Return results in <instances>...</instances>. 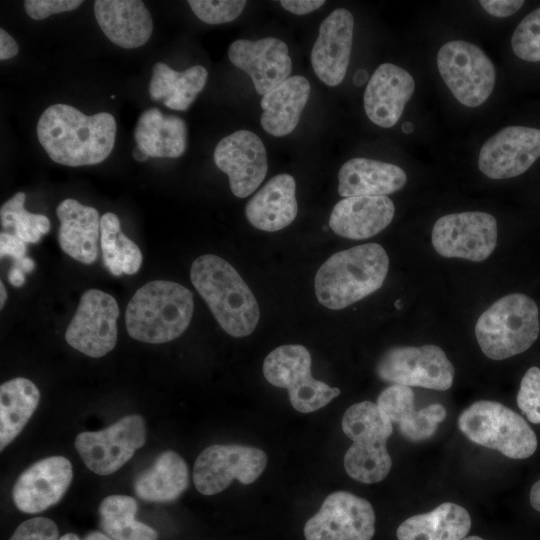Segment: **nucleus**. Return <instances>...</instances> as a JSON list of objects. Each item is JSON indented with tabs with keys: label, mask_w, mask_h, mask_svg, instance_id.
I'll return each instance as SVG.
<instances>
[{
	"label": "nucleus",
	"mask_w": 540,
	"mask_h": 540,
	"mask_svg": "<svg viewBox=\"0 0 540 540\" xmlns=\"http://www.w3.org/2000/svg\"><path fill=\"white\" fill-rule=\"evenodd\" d=\"M9 540H58V527L49 518H31L21 523Z\"/></svg>",
	"instance_id": "a19ab883"
},
{
	"label": "nucleus",
	"mask_w": 540,
	"mask_h": 540,
	"mask_svg": "<svg viewBox=\"0 0 540 540\" xmlns=\"http://www.w3.org/2000/svg\"><path fill=\"white\" fill-rule=\"evenodd\" d=\"M230 62L247 73L260 95H265L290 77L292 61L285 42L275 37L257 41L238 39L228 48Z\"/></svg>",
	"instance_id": "a211bd4d"
},
{
	"label": "nucleus",
	"mask_w": 540,
	"mask_h": 540,
	"mask_svg": "<svg viewBox=\"0 0 540 540\" xmlns=\"http://www.w3.org/2000/svg\"><path fill=\"white\" fill-rule=\"evenodd\" d=\"M394 212V204L387 196L346 197L334 206L329 226L339 236L366 239L386 228Z\"/></svg>",
	"instance_id": "4be33fe9"
},
{
	"label": "nucleus",
	"mask_w": 540,
	"mask_h": 540,
	"mask_svg": "<svg viewBox=\"0 0 540 540\" xmlns=\"http://www.w3.org/2000/svg\"><path fill=\"white\" fill-rule=\"evenodd\" d=\"M100 246L104 266L112 275H133L140 269L142 253L121 231L120 220L112 212H106L100 218Z\"/></svg>",
	"instance_id": "473e14b6"
},
{
	"label": "nucleus",
	"mask_w": 540,
	"mask_h": 540,
	"mask_svg": "<svg viewBox=\"0 0 540 540\" xmlns=\"http://www.w3.org/2000/svg\"><path fill=\"white\" fill-rule=\"evenodd\" d=\"M414 398L410 387L392 384L379 394L377 405L392 423L398 425L404 438L419 442L433 436L438 424L445 419L446 410L439 403L416 410Z\"/></svg>",
	"instance_id": "5701e85b"
},
{
	"label": "nucleus",
	"mask_w": 540,
	"mask_h": 540,
	"mask_svg": "<svg viewBox=\"0 0 540 540\" xmlns=\"http://www.w3.org/2000/svg\"><path fill=\"white\" fill-rule=\"evenodd\" d=\"M117 125L112 114L85 115L67 104H54L41 114L37 138L56 163L70 166L95 165L104 161L115 144Z\"/></svg>",
	"instance_id": "f257e3e1"
},
{
	"label": "nucleus",
	"mask_w": 540,
	"mask_h": 540,
	"mask_svg": "<svg viewBox=\"0 0 540 540\" xmlns=\"http://www.w3.org/2000/svg\"><path fill=\"white\" fill-rule=\"evenodd\" d=\"M437 66L453 96L467 107L482 105L493 91L494 64L475 44L462 40L445 43L438 51Z\"/></svg>",
	"instance_id": "6e6552de"
},
{
	"label": "nucleus",
	"mask_w": 540,
	"mask_h": 540,
	"mask_svg": "<svg viewBox=\"0 0 540 540\" xmlns=\"http://www.w3.org/2000/svg\"><path fill=\"white\" fill-rule=\"evenodd\" d=\"M26 194L18 192L0 208L1 226L25 243H37L50 230V221L43 214L30 213L24 208Z\"/></svg>",
	"instance_id": "e433bc0d"
},
{
	"label": "nucleus",
	"mask_w": 540,
	"mask_h": 540,
	"mask_svg": "<svg viewBox=\"0 0 540 540\" xmlns=\"http://www.w3.org/2000/svg\"><path fill=\"white\" fill-rule=\"evenodd\" d=\"M402 131L404 133H411L414 129L413 127V124L411 122H405L402 127H401Z\"/></svg>",
	"instance_id": "5fc2aeb1"
},
{
	"label": "nucleus",
	"mask_w": 540,
	"mask_h": 540,
	"mask_svg": "<svg viewBox=\"0 0 540 540\" xmlns=\"http://www.w3.org/2000/svg\"><path fill=\"white\" fill-rule=\"evenodd\" d=\"M389 258L377 243L358 245L330 256L315 276L320 304L343 309L378 290L387 276Z\"/></svg>",
	"instance_id": "7ed1b4c3"
},
{
	"label": "nucleus",
	"mask_w": 540,
	"mask_h": 540,
	"mask_svg": "<svg viewBox=\"0 0 540 540\" xmlns=\"http://www.w3.org/2000/svg\"><path fill=\"white\" fill-rule=\"evenodd\" d=\"M281 6L296 15H305L319 9L325 4L324 0H281Z\"/></svg>",
	"instance_id": "a18cd8bd"
},
{
	"label": "nucleus",
	"mask_w": 540,
	"mask_h": 540,
	"mask_svg": "<svg viewBox=\"0 0 540 540\" xmlns=\"http://www.w3.org/2000/svg\"><path fill=\"white\" fill-rule=\"evenodd\" d=\"M244 0H189L193 13L204 23L224 24L235 20L246 6Z\"/></svg>",
	"instance_id": "58836bf2"
},
{
	"label": "nucleus",
	"mask_w": 540,
	"mask_h": 540,
	"mask_svg": "<svg viewBox=\"0 0 540 540\" xmlns=\"http://www.w3.org/2000/svg\"><path fill=\"white\" fill-rule=\"evenodd\" d=\"M517 404L530 422L540 423V368L530 367L524 374L517 394Z\"/></svg>",
	"instance_id": "ea45409f"
},
{
	"label": "nucleus",
	"mask_w": 540,
	"mask_h": 540,
	"mask_svg": "<svg viewBox=\"0 0 540 540\" xmlns=\"http://www.w3.org/2000/svg\"><path fill=\"white\" fill-rule=\"evenodd\" d=\"M40 400L37 386L23 377L13 378L0 386V450L23 430Z\"/></svg>",
	"instance_id": "2f4dec72"
},
{
	"label": "nucleus",
	"mask_w": 540,
	"mask_h": 540,
	"mask_svg": "<svg viewBox=\"0 0 540 540\" xmlns=\"http://www.w3.org/2000/svg\"><path fill=\"white\" fill-rule=\"evenodd\" d=\"M207 78L208 72L201 65L176 71L163 62H157L153 66L149 95L154 101L162 99L170 109L185 111L203 90Z\"/></svg>",
	"instance_id": "7c9ffc66"
},
{
	"label": "nucleus",
	"mask_w": 540,
	"mask_h": 540,
	"mask_svg": "<svg viewBox=\"0 0 540 540\" xmlns=\"http://www.w3.org/2000/svg\"><path fill=\"white\" fill-rule=\"evenodd\" d=\"M340 196H386L400 190L406 173L395 164L356 157L345 162L338 173Z\"/></svg>",
	"instance_id": "a878e982"
},
{
	"label": "nucleus",
	"mask_w": 540,
	"mask_h": 540,
	"mask_svg": "<svg viewBox=\"0 0 540 540\" xmlns=\"http://www.w3.org/2000/svg\"><path fill=\"white\" fill-rule=\"evenodd\" d=\"M484 10L495 17H508L517 12L524 1L522 0H481Z\"/></svg>",
	"instance_id": "c03bdc74"
},
{
	"label": "nucleus",
	"mask_w": 540,
	"mask_h": 540,
	"mask_svg": "<svg viewBox=\"0 0 540 540\" xmlns=\"http://www.w3.org/2000/svg\"><path fill=\"white\" fill-rule=\"evenodd\" d=\"M354 30L352 13L344 8L332 11L320 24L311 52L316 76L326 85H339L350 61Z\"/></svg>",
	"instance_id": "6ab92c4d"
},
{
	"label": "nucleus",
	"mask_w": 540,
	"mask_h": 540,
	"mask_svg": "<svg viewBox=\"0 0 540 540\" xmlns=\"http://www.w3.org/2000/svg\"><path fill=\"white\" fill-rule=\"evenodd\" d=\"M391 466L392 460L385 443L367 445L353 442L344 456L347 474L366 484L382 481Z\"/></svg>",
	"instance_id": "c9c22d12"
},
{
	"label": "nucleus",
	"mask_w": 540,
	"mask_h": 540,
	"mask_svg": "<svg viewBox=\"0 0 540 540\" xmlns=\"http://www.w3.org/2000/svg\"><path fill=\"white\" fill-rule=\"evenodd\" d=\"M368 79V73L365 69H358L353 76V83L355 86H362Z\"/></svg>",
	"instance_id": "3c124183"
},
{
	"label": "nucleus",
	"mask_w": 540,
	"mask_h": 540,
	"mask_svg": "<svg viewBox=\"0 0 540 540\" xmlns=\"http://www.w3.org/2000/svg\"><path fill=\"white\" fill-rule=\"evenodd\" d=\"M134 139L148 157L177 158L187 147V126L178 116H165L157 108H150L139 116Z\"/></svg>",
	"instance_id": "cd10ccee"
},
{
	"label": "nucleus",
	"mask_w": 540,
	"mask_h": 540,
	"mask_svg": "<svg viewBox=\"0 0 540 540\" xmlns=\"http://www.w3.org/2000/svg\"><path fill=\"white\" fill-rule=\"evenodd\" d=\"M58 540H111V539L101 532L93 531L87 534L84 539H80L79 536L76 534L66 533L63 536H61Z\"/></svg>",
	"instance_id": "09e8293b"
},
{
	"label": "nucleus",
	"mask_w": 540,
	"mask_h": 540,
	"mask_svg": "<svg viewBox=\"0 0 540 540\" xmlns=\"http://www.w3.org/2000/svg\"><path fill=\"white\" fill-rule=\"evenodd\" d=\"M415 89L405 69L383 63L369 79L364 92V109L371 122L383 128L394 126Z\"/></svg>",
	"instance_id": "aec40b11"
},
{
	"label": "nucleus",
	"mask_w": 540,
	"mask_h": 540,
	"mask_svg": "<svg viewBox=\"0 0 540 540\" xmlns=\"http://www.w3.org/2000/svg\"><path fill=\"white\" fill-rule=\"evenodd\" d=\"M539 156V129L508 126L483 144L478 157V167L491 179H507L527 171Z\"/></svg>",
	"instance_id": "dca6fc26"
},
{
	"label": "nucleus",
	"mask_w": 540,
	"mask_h": 540,
	"mask_svg": "<svg viewBox=\"0 0 540 540\" xmlns=\"http://www.w3.org/2000/svg\"><path fill=\"white\" fill-rule=\"evenodd\" d=\"M462 540H484L483 538L479 537V536H467L465 538H463Z\"/></svg>",
	"instance_id": "6e6d98bb"
},
{
	"label": "nucleus",
	"mask_w": 540,
	"mask_h": 540,
	"mask_svg": "<svg viewBox=\"0 0 540 540\" xmlns=\"http://www.w3.org/2000/svg\"><path fill=\"white\" fill-rule=\"evenodd\" d=\"M26 243L14 234L1 232L0 257L10 256L14 259L13 265H20L26 256Z\"/></svg>",
	"instance_id": "37998d69"
},
{
	"label": "nucleus",
	"mask_w": 540,
	"mask_h": 540,
	"mask_svg": "<svg viewBox=\"0 0 540 540\" xmlns=\"http://www.w3.org/2000/svg\"><path fill=\"white\" fill-rule=\"evenodd\" d=\"M60 221L58 242L70 257L92 264L98 257L100 218L98 211L73 198L64 199L56 209Z\"/></svg>",
	"instance_id": "b1692460"
},
{
	"label": "nucleus",
	"mask_w": 540,
	"mask_h": 540,
	"mask_svg": "<svg viewBox=\"0 0 540 540\" xmlns=\"http://www.w3.org/2000/svg\"><path fill=\"white\" fill-rule=\"evenodd\" d=\"M266 465L267 455L258 448L239 444L211 445L198 455L193 481L201 494L214 495L226 489L234 479L242 484L253 483Z\"/></svg>",
	"instance_id": "9d476101"
},
{
	"label": "nucleus",
	"mask_w": 540,
	"mask_h": 540,
	"mask_svg": "<svg viewBox=\"0 0 540 540\" xmlns=\"http://www.w3.org/2000/svg\"><path fill=\"white\" fill-rule=\"evenodd\" d=\"M0 295H1V298H0V307L3 308L5 302H6V299H7V292H6V289H5V286L3 284L2 281H0Z\"/></svg>",
	"instance_id": "864d4df0"
},
{
	"label": "nucleus",
	"mask_w": 540,
	"mask_h": 540,
	"mask_svg": "<svg viewBox=\"0 0 540 540\" xmlns=\"http://www.w3.org/2000/svg\"><path fill=\"white\" fill-rule=\"evenodd\" d=\"M341 426L349 439L363 444L387 443L393 432L390 419L371 401L350 406L343 415Z\"/></svg>",
	"instance_id": "f704fd0d"
},
{
	"label": "nucleus",
	"mask_w": 540,
	"mask_h": 540,
	"mask_svg": "<svg viewBox=\"0 0 540 540\" xmlns=\"http://www.w3.org/2000/svg\"><path fill=\"white\" fill-rule=\"evenodd\" d=\"M517 57L529 62L540 61V7L518 24L511 39Z\"/></svg>",
	"instance_id": "4c0bfd02"
},
{
	"label": "nucleus",
	"mask_w": 540,
	"mask_h": 540,
	"mask_svg": "<svg viewBox=\"0 0 540 540\" xmlns=\"http://www.w3.org/2000/svg\"><path fill=\"white\" fill-rule=\"evenodd\" d=\"M374 533L372 505L346 491L328 495L304 526L306 540H371Z\"/></svg>",
	"instance_id": "4468645a"
},
{
	"label": "nucleus",
	"mask_w": 540,
	"mask_h": 540,
	"mask_svg": "<svg viewBox=\"0 0 540 540\" xmlns=\"http://www.w3.org/2000/svg\"><path fill=\"white\" fill-rule=\"evenodd\" d=\"M431 239L443 257L484 261L496 247V219L478 211L448 214L435 222Z\"/></svg>",
	"instance_id": "ddd939ff"
},
{
	"label": "nucleus",
	"mask_w": 540,
	"mask_h": 540,
	"mask_svg": "<svg viewBox=\"0 0 540 540\" xmlns=\"http://www.w3.org/2000/svg\"><path fill=\"white\" fill-rule=\"evenodd\" d=\"M376 373L392 384L444 391L452 386L455 370L436 345L396 346L381 356Z\"/></svg>",
	"instance_id": "1a4fd4ad"
},
{
	"label": "nucleus",
	"mask_w": 540,
	"mask_h": 540,
	"mask_svg": "<svg viewBox=\"0 0 540 540\" xmlns=\"http://www.w3.org/2000/svg\"><path fill=\"white\" fill-rule=\"evenodd\" d=\"M538 334L537 305L522 293L508 294L494 302L475 325V336L482 352L493 360L526 351Z\"/></svg>",
	"instance_id": "39448f33"
},
{
	"label": "nucleus",
	"mask_w": 540,
	"mask_h": 540,
	"mask_svg": "<svg viewBox=\"0 0 540 540\" xmlns=\"http://www.w3.org/2000/svg\"><path fill=\"white\" fill-rule=\"evenodd\" d=\"M82 3V0H26L24 8L30 18L42 20L53 14L75 10Z\"/></svg>",
	"instance_id": "79ce46f5"
},
{
	"label": "nucleus",
	"mask_w": 540,
	"mask_h": 540,
	"mask_svg": "<svg viewBox=\"0 0 540 540\" xmlns=\"http://www.w3.org/2000/svg\"><path fill=\"white\" fill-rule=\"evenodd\" d=\"M458 426L472 442L512 459L528 458L537 449L536 434L527 422L496 401L474 402L460 414Z\"/></svg>",
	"instance_id": "423d86ee"
},
{
	"label": "nucleus",
	"mask_w": 540,
	"mask_h": 540,
	"mask_svg": "<svg viewBox=\"0 0 540 540\" xmlns=\"http://www.w3.org/2000/svg\"><path fill=\"white\" fill-rule=\"evenodd\" d=\"M189 473L184 459L175 451L162 452L154 464L134 482L136 495L149 502L176 500L188 487Z\"/></svg>",
	"instance_id": "c756f323"
},
{
	"label": "nucleus",
	"mask_w": 540,
	"mask_h": 540,
	"mask_svg": "<svg viewBox=\"0 0 540 540\" xmlns=\"http://www.w3.org/2000/svg\"><path fill=\"white\" fill-rule=\"evenodd\" d=\"M296 183L292 175L281 173L272 177L247 203L245 216L257 229L279 231L297 216Z\"/></svg>",
	"instance_id": "393cba45"
},
{
	"label": "nucleus",
	"mask_w": 540,
	"mask_h": 540,
	"mask_svg": "<svg viewBox=\"0 0 540 540\" xmlns=\"http://www.w3.org/2000/svg\"><path fill=\"white\" fill-rule=\"evenodd\" d=\"M194 310L192 292L181 284L154 280L132 296L125 312L128 334L135 340L161 344L179 337Z\"/></svg>",
	"instance_id": "20e7f679"
},
{
	"label": "nucleus",
	"mask_w": 540,
	"mask_h": 540,
	"mask_svg": "<svg viewBox=\"0 0 540 540\" xmlns=\"http://www.w3.org/2000/svg\"><path fill=\"white\" fill-rule=\"evenodd\" d=\"M263 374L273 386L288 390L291 405L301 413L321 409L340 394L338 388L312 377L310 353L300 344L271 351L264 360Z\"/></svg>",
	"instance_id": "0eeeda50"
},
{
	"label": "nucleus",
	"mask_w": 540,
	"mask_h": 540,
	"mask_svg": "<svg viewBox=\"0 0 540 540\" xmlns=\"http://www.w3.org/2000/svg\"><path fill=\"white\" fill-rule=\"evenodd\" d=\"M395 307L397 309H401L402 308V301L401 300H396L395 301Z\"/></svg>",
	"instance_id": "4d7b16f0"
},
{
	"label": "nucleus",
	"mask_w": 540,
	"mask_h": 540,
	"mask_svg": "<svg viewBox=\"0 0 540 540\" xmlns=\"http://www.w3.org/2000/svg\"><path fill=\"white\" fill-rule=\"evenodd\" d=\"M470 528L468 511L456 503L445 502L403 521L396 535L398 540H462Z\"/></svg>",
	"instance_id": "c85d7f7f"
},
{
	"label": "nucleus",
	"mask_w": 540,
	"mask_h": 540,
	"mask_svg": "<svg viewBox=\"0 0 540 540\" xmlns=\"http://www.w3.org/2000/svg\"><path fill=\"white\" fill-rule=\"evenodd\" d=\"M190 279L227 334L239 338L255 330L259 305L230 263L217 255L204 254L193 261Z\"/></svg>",
	"instance_id": "f03ea898"
},
{
	"label": "nucleus",
	"mask_w": 540,
	"mask_h": 540,
	"mask_svg": "<svg viewBox=\"0 0 540 540\" xmlns=\"http://www.w3.org/2000/svg\"><path fill=\"white\" fill-rule=\"evenodd\" d=\"M25 274L21 268L12 266L8 273V280L13 286L21 287L26 281Z\"/></svg>",
	"instance_id": "de8ad7c7"
},
{
	"label": "nucleus",
	"mask_w": 540,
	"mask_h": 540,
	"mask_svg": "<svg viewBox=\"0 0 540 540\" xmlns=\"http://www.w3.org/2000/svg\"><path fill=\"white\" fill-rule=\"evenodd\" d=\"M19 46L14 38L3 28L0 29V60H7L16 56Z\"/></svg>",
	"instance_id": "49530a36"
},
{
	"label": "nucleus",
	"mask_w": 540,
	"mask_h": 540,
	"mask_svg": "<svg viewBox=\"0 0 540 540\" xmlns=\"http://www.w3.org/2000/svg\"><path fill=\"white\" fill-rule=\"evenodd\" d=\"M132 156L135 160L140 162L148 159V156L144 152H142L137 146L133 149Z\"/></svg>",
	"instance_id": "603ef678"
},
{
	"label": "nucleus",
	"mask_w": 540,
	"mask_h": 540,
	"mask_svg": "<svg viewBox=\"0 0 540 540\" xmlns=\"http://www.w3.org/2000/svg\"><path fill=\"white\" fill-rule=\"evenodd\" d=\"M96 21L114 44L134 49L148 42L153 31L150 12L140 0H96Z\"/></svg>",
	"instance_id": "412c9836"
},
{
	"label": "nucleus",
	"mask_w": 540,
	"mask_h": 540,
	"mask_svg": "<svg viewBox=\"0 0 540 540\" xmlns=\"http://www.w3.org/2000/svg\"><path fill=\"white\" fill-rule=\"evenodd\" d=\"M119 314L117 301L112 295L98 289L83 292L67 326L66 342L89 357L106 355L116 345Z\"/></svg>",
	"instance_id": "f8f14e48"
},
{
	"label": "nucleus",
	"mask_w": 540,
	"mask_h": 540,
	"mask_svg": "<svg viewBox=\"0 0 540 540\" xmlns=\"http://www.w3.org/2000/svg\"><path fill=\"white\" fill-rule=\"evenodd\" d=\"M213 158L228 176L232 193L239 198L251 195L268 171L266 148L259 136L249 130H238L221 139Z\"/></svg>",
	"instance_id": "2eb2a0df"
},
{
	"label": "nucleus",
	"mask_w": 540,
	"mask_h": 540,
	"mask_svg": "<svg viewBox=\"0 0 540 540\" xmlns=\"http://www.w3.org/2000/svg\"><path fill=\"white\" fill-rule=\"evenodd\" d=\"M145 441L143 417L128 415L100 431L79 433L75 448L88 469L98 475H109L127 463Z\"/></svg>",
	"instance_id": "9b49d317"
},
{
	"label": "nucleus",
	"mask_w": 540,
	"mask_h": 540,
	"mask_svg": "<svg viewBox=\"0 0 540 540\" xmlns=\"http://www.w3.org/2000/svg\"><path fill=\"white\" fill-rule=\"evenodd\" d=\"M310 96V83L301 75L287 78L262 96L260 106L262 128L272 136L290 134L299 123Z\"/></svg>",
	"instance_id": "bb28decb"
},
{
	"label": "nucleus",
	"mask_w": 540,
	"mask_h": 540,
	"mask_svg": "<svg viewBox=\"0 0 540 540\" xmlns=\"http://www.w3.org/2000/svg\"><path fill=\"white\" fill-rule=\"evenodd\" d=\"M72 478V464L67 458H43L19 475L12 489L14 504L24 513L42 512L61 500Z\"/></svg>",
	"instance_id": "f3484780"
},
{
	"label": "nucleus",
	"mask_w": 540,
	"mask_h": 540,
	"mask_svg": "<svg viewBox=\"0 0 540 540\" xmlns=\"http://www.w3.org/2000/svg\"><path fill=\"white\" fill-rule=\"evenodd\" d=\"M138 505L126 495H110L99 505L102 529L114 540H157V532L135 519Z\"/></svg>",
	"instance_id": "72a5a7b5"
},
{
	"label": "nucleus",
	"mask_w": 540,
	"mask_h": 540,
	"mask_svg": "<svg viewBox=\"0 0 540 540\" xmlns=\"http://www.w3.org/2000/svg\"><path fill=\"white\" fill-rule=\"evenodd\" d=\"M530 503L535 510L540 512V479L537 480L531 487Z\"/></svg>",
	"instance_id": "8fccbe9b"
}]
</instances>
